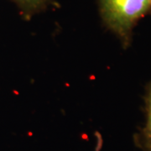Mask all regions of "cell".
<instances>
[{
    "label": "cell",
    "instance_id": "6da1fadb",
    "mask_svg": "<svg viewBox=\"0 0 151 151\" xmlns=\"http://www.w3.org/2000/svg\"><path fill=\"white\" fill-rule=\"evenodd\" d=\"M103 26L116 36L122 47L131 46L135 27L151 14V0H97Z\"/></svg>",
    "mask_w": 151,
    "mask_h": 151
},
{
    "label": "cell",
    "instance_id": "7a4b0ae2",
    "mask_svg": "<svg viewBox=\"0 0 151 151\" xmlns=\"http://www.w3.org/2000/svg\"><path fill=\"white\" fill-rule=\"evenodd\" d=\"M145 121L135 135V143L143 151H151V81L146 88Z\"/></svg>",
    "mask_w": 151,
    "mask_h": 151
},
{
    "label": "cell",
    "instance_id": "3957f363",
    "mask_svg": "<svg viewBox=\"0 0 151 151\" xmlns=\"http://www.w3.org/2000/svg\"><path fill=\"white\" fill-rule=\"evenodd\" d=\"M16 6L24 19L29 20L33 17L41 14L54 5L55 0H9Z\"/></svg>",
    "mask_w": 151,
    "mask_h": 151
}]
</instances>
